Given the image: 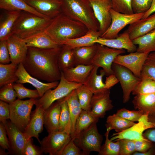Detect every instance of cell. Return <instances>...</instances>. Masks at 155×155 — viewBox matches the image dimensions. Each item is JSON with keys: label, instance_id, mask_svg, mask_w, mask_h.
<instances>
[{"label": "cell", "instance_id": "1", "mask_svg": "<svg viewBox=\"0 0 155 155\" xmlns=\"http://www.w3.org/2000/svg\"><path fill=\"white\" fill-rule=\"evenodd\" d=\"M61 47L40 49L28 47L22 63L25 69L31 75L40 80L48 82L60 80L61 71L58 57Z\"/></svg>", "mask_w": 155, "mask_h": 155}, {"label": "cell", "instance_id": "2", "mask_svg": "<svg viewBox=\"0 0 155 155\" xmlns=\"http://www.w3.org/2000/svg\"><path fill=\"white\" fill-rule=\"evenodd\" d=\"M88 31L83 24L61 12L53 18L44 32L56 43L62 45L67 40L83 36Z\"/></svg>", "mask_w": 155, "mask_h": 155}, {"label": "cell", "instance_id": "3", "mask_svg": "<svg viewBox=\"0 0 155 155\" xmlns=\"http://www.w3.org/2000/svg\"><path fill=\"white\" fill-rule=\"evenodd\" d=\"M53 19L21 11L14 24L11 34L23 39L37 36L44 32Z\"/></svg>", "mask_w": 155, "mask_h": 155}, {"label": "cell", "instance_id": "4", "mask_svg": "<svg viewBox=\"0 0 155 155\" xmlns=\"http://www.w3.org/2000/svg\"><path fill=\"white\" fill-rule=\"evenodd\" d=\"M62 12L83 24L89 30L97 31L99 23L88 0H61Z\"/></svg>", "mask_w": 155, "mask_h": 155}, {"label": "cell", "instance_id": "5", "mask_svg": "<svg viewBox=\"0 0 155 155\" xmlns=\"http://www.w3.org/2000/svg\"><path fill=\"white\" fill-rule=\"evenodd\" d=\"M37 99L32 98L24 100L17 99L9 103V119L23 132L29 122L32 108L33 106L36 104Z\"/></svg>", "mask_w": 155, "mask_h": 155}, {"label": "cell", "instance_id": "6", "mask_svg": "<svg viewBox=\"0 0 155 155\" xmlns=\"http://www.w3.org/2000/svg\"><path fill=\"white\" fill-rule=\"evenodd\" d=\"M82 84L68 81L61 71V77L58 86L54 90H48L42 97L37 99L35 105L41 106L45 110L53 102L64 98Z\"/></svg>", "mask_w": 155, "mask_h": 155}, {"label": "cell", "instance_id": "7", "mask_svg": "<svg viewBox=\"0 0 155 155\" xmlns=\"http://www.w3.org/2000/svg\"><path fill=\"white\" fill-rule=\"evenodd\" d=\"M96 123H92L74 139L75 144L85 155L91 152H100L103 138L98 132Z\"/></svg>", "mask_w": 155, "mask_h": 155}, {"label": "cell", "instance_id": "8", "mask_svg": "<svg viewBox=\"0 0 155 155\" xmlns=\"http://www.w3.org/2000/svg\"><path fill=\"white\" fill-rule=\"evenodd\" d=\"M111 21V24L100 37L106 39L117 38L119 33L128 24L142 19L145 13L127 14L117 12L111 9L110 11Z\"/></svg>", "mask_w": 155, "mask_h": 155}, {"label": "cell", "instance_id": "9", "mask_svg": "<svg viewBox=\"0 0 155 155\" xmlns=\"http://www.w3.org/2000/svg\"><path fill=\"white\" fill-rule=\"evenodd\" d=\"M112 69L114 74L120 82L123 92V102L129 101L131 93L141 80L129 69L120 65L113 63Z\"/></svg>", "mask_w": 155, "mask_h": 155}, {"label": "cell", "instance_id": "10", "mask_svg": "<svg viewBox=\"0 0 155 155\" xmlns=\"http://www.w3.org/2000/svg\"><path fill=\"white\" fill-rule=\"evenodd\" d=\"M71 139V135L65 131H53L49 133L41 141V147L44 153L61 155L64 148Z\"/></svg>", "mask_w": 155, "mask_h": 155}, {"label": "cell", "instance_id": "11", "mask_svg": "<svg viewBox=\"0 0 155 155\" xmlns=\"http://www.w3.org/2000/svg\"><path fill=\"white\" fill-rule=\"evenodd\" d=\"M97 44V50L92 64L102 68L106 75L113 74L111 67L114 59L119 55L125 53V51L124 49L112 48Z\"/></svg>", "mask_w": 155, "mask_h": 155}, {"label": "cell", "instance_id": "12", "mask_svg": "<svg viewBox=\"0 0 155 155\" xmlns=\"http://www.w3.org/2000/svg\"><path fill=\"white\" fill-rule=\"evenodd\" d=\"M100 25L101 35L107 29L111 21L110 13L112 8L111 0H88Z\"/></svg>", "mask_w": 155, "mask_h": 155}, {"label": "cell", "instance_id": "13", "mask_svg": "<svg viewBox=\"0 0 155 155\" xmlns=\"http://www.w3.org/2000/svg\"><path fill=\"white\" fill-rule=\"evenodd\" d=\"M149 54L136 51L126 55H119L113 63L125 67L136 76L140 78L143 66Z\"/></svg>", "mask_w": 155, "mask_h": 155}, {"label": "cell", "instance_id": "14", "mask_svg": "<svg viewBox=\"0 0 155 155\" xmlns=\"http://www.w3.org/2000/svg\"><path fill=\"white\" fill-rule=\"evenodd\" d=\"M8 137L9 153L13 154L23 155L25 145L28 140L23 132L11 121L7 120L4 124Z\"/></svg>", "mask_w": 155, "mask_h": 155}, {"label": "cell", "instance_id": "15", "mask_svg": "<svg viewBox=\"0 0 155 155\" xmlns=\"http://www.w3.org/2000/svg\"><path fill=\"white\" fill-rule=\"evenodd\" d=\"M110 93L108 89L93 94L90 102V111L95 117L99 119L103 118L106 112L113 108Z\"/></svg>", "mask_w": 155, "mask_h": 155}, {"label": "cell", "instance_id": "16", "mask_svg": "<svg viewBox=\"0 0 155 155\" xmlns=\"http://www.w3.org/2000/svg\"><path fill=\"white\" fill-rule=\"evenodd\" d=\"M16 75L18 80L16 83L24 84L28 83L32 85L38 91L40 97H42L48 90L56 87L59 84L58 81L44 83L38 79L32 76L26 70L22 63H19L16 70Z\"/></svg>", "mask_w": 155, "mask_h": 155}, {"label": "cell", "instance_id": "17", "mask_svg": "<svg viewBox=\"0 0 155 155\" xmlns=\"http://www.w3.org/2000/svg\"><path fill=\"white\" fill-rule=\"evenodd\" d=\"M7 42L11 63L17 65L23 63L28 49L24 40L11 34L7 39Z\"/></svg>", "mask_w": 155, "mask_h": 155}, {"label": "cell", "instance_id": "18", "mask_svg": "<svg viewBox=\"0 0 155 155\" xmlns=\"http://www.w3.org/2000/svg\"><path fill=\"white\" fill-rule=\"evenodd\" d=\"M44 112L42 107L36 105V108L31 113L29 122L23 132L28 140L34 137L40 144L39 136L43 129Z\"/></svg>", "mask_w": 155, "mask_h": 155}, {"label": "cell", "instance_id": "19", "mask_svg": "<svg viewBox=\"0 0 155 155\" xmlns=\"http://www.w3.org/2000/svg\"><path fill=\"white\" fill-rule=\"evenodd\" d=\"M37 12L53 18L62 12L61 0H24Z\"/></svg>", "mask_w": 155, "mask_h": 155}, {"label": "cell", "instance_id": "20", "mask_svg": "<svg viewBox=\"0 0 155 155\" xmlns=\"http://www.w3.org/2000/svg\"><path fill=\"white\" fill-rule=\"evenodd\" d=\"M95 43L112 48L125 49L130 53L136 51L137 49L135 45L130 39L127 30L114 38L106 39L99 37Z\"/></svg>", "mask_w": 155, "mask_h": 155}, {"label": "cell", "instance_id": "21", "mask_svg": "<svg viewBox=\"0 0 155 155\" xmlns=\"http://www.w3.org/2000/svg\"><path fill=\"white\" fill-rule=\"evenodd\" d=\"M154 30L155 12L130 24L127 30L130 39L133 40Z\"/></svg>", "mask_w": 155, "mask_h": 155}, {"label": "cell", "instance_id": "22", "mask_svg": "<svg viewBox=\"0 0 155 155\" xmlns=\"http://www.w3.org/2000/svg\"><path fill=\"white\" fill-rule=\"evenodd\" d=\"M67 102L70 115V120L65 131L70 134L72 138L74 135L77 119L82 109L80 103L75 89L64 98Z\"/></svg>", "mask_w": 155, "mask_h": 155}, {"label": "cell", "instance_id": "23", "mask_svg": "<svg viewBox=\"0 0 155 155\" xmlns=\"http://www.w3.org/2000/svg\"><path fill=\"white\" fill-rule=\"evenodd\" d=\"M94 66L93 64H79L61 71L68 81L84 84Z\"/></svg>", "mask_w": 155, "mask_h": 155}, {"label": "cell", "instance_id": "24", "mask_svg": "<svg viewBox=\"0 0 155 155\" xmlns=\"http://www.w3.org/2000/svg\"><path fill=\"white\" fill-rule=\"evenodd\" d=\"M61 108L60 99L53 102L44 110V125L48 133L58 131Z\"/></svg>", "mask_w": 155, "mask_h": 155}, {"label": "cell", "instance_id": "25", "mask_svg": "<svg viewBox=\"0 0 155 155\" xmlns=\"http://www.w3.org/2000/svg\"><path fill=\"white\" fill-rule=\"evenodd\" d=\"M148 129L142 122H138L134 125L120 132L114 133L110 139L116 141L121 139H126L134 141H143L147 139L143 135L144 132Z\"/></svg>", "mask_w": 155, "mask_h": 155}, {"label": "cell", "instance_id": "26", "mask_svg": "<svg viewBox=\"0 0 155 155\" xmlns=\"http://www.w3.org/2000/svg\"><path fill=\"white\" fill-rule=\"evenodd\" d=\"M5 11L0 17V41L7 40L11 34L14 24L21 11Z\"/></svg>", "mask_w": 155, "mask_h": 155}, {"label": "cell", "instance_id": "27", "mask_svg": "<svg viewBox=\"0 0 155 155\" xmlns=\"http://www.w3.org/2000/svg\"><path fill=\"white\" fill-rule=\"evenodd\" d=\"M135 109L148 115L155 112V93L135 95L132 101Z\"/></svg>", "mask_w": 155, "mask_h": 155}, {"label": "cell", "instance_id": "28", "mask_svg": "<svg viewBox=\"0 0 155 155\" xmlns=\"http://www.w3.org/2000/svg\"><path fill=\"white\" fill-rule=\"evenodd\" d=\"M97 46V43H95L90 46L73 49L76 66L79 64H92V61L96 53Z\"/></svg>", "mask_w": 155, "mask_h": 155}, {"label": "cell", "instance_id": "29", "mask_svg": "<svg viewBox=\"0 0 155 155\" xmlns=\"http://www.w3.org/2000/svg\"><path fill=\"white\" fill-rule=\"evenodd\" d=\"M24 40L28 47L50 49L59 48L62 45L56 43L44 32Z\"/></svg>", "mask_w": 155, "mask_h": 155}, {"label": "cell", "instance_id": "30", "mask_svg": "<svg viewBox=\"0 0 155 155\" xmlns=\"http://www.w3.org/2000/svg\"><path fill=\"white\" fill-rule=\"evenodd\" d=\"M0 8L8 11H24L41 17H48L37 12L24 0H0Z\"/></svg>", "mask_w": 155, "mask_h": 155}, {"label": "cell", "instance_id": "31", "mask_svg": "<svg viewBox=\"0 0 155 155\" xmlns=\"http://www.w3.org/2000/svg\"><path fill=\"white\" fill-rule=\"evenodd\" d=\"M99 67L95 65L92 70L85 84L93 93L100 92L105 90V84L103 82V77L105 73L103 69L100 71V74H97V70Z\"/></svg>", "mask_w": 155, "mask_h": 155}, {"label": "cell", "instance_id": "32", "mask_svg": "<svg viewBox=\"0 0 155 155\" xmlns=\"http://www.w3.org/2000/svg\"><path fill=\"white\" fill-rule=\"evenodd\" d=\"M58 63L61 71L75 66L73 49L67 45H62L58 55Z\"/></svg>", "mask_w": 155, "mask_h": 155}, {"label": "cell", "instance_id": "33", "mask_svg": "<svg viewBox=\"0 0 155 155\" xmlns=\"http://www.w3.org/2000/svg\"><path fill=\"white\" fill-rule=\"evenodd\" d=\"M101 35L99 31L89 30L84 35L75 38L67 40L63 44L68 45L72 49L90 46L95 44V41Z\"/></svg>", "mask_w": 155, "mask_h": 155}, {"label": "cell", "instance_id": "34", "mask_svg": "<svg viewBox=\"0 0 155 155\" xmlns=\"http://www.w3.org/2000/svg\"><path fill=\"white\" fill-rule=\"evenodd\" d=\"M135 45H137L136 51L149 53L155 51V30L132 40Z\"/></svg>", "mask_w": 155, "mask_h": 155}, {"label": "cell", "instance_id": "35", "mask_svg": "<svg viewBox=\"0 0 155 155\" xmlns=\"http://www.w3.org/2000/svg\"><path fill=\"white\" fill-rule=\"evenodd\" d=\"M18 65L12 63L0 64V87L9 84H13L18 80L16 73Z\"/></svg>", "mask_w": 155, "mask_h": 155}, {"label": "cell", "instance_id": "36", "mask_svg": "<svg viewBox=\"0 0 155 155\" xmlns=\"http://www.w3.org/2000/svg\"><path fill=\"white\" fill-rule=\"evenodd\" d=\"M99 119L95 117L90 110H82L75 124L73 140L81 132L88 128L91 125L97 122Z\"/></svg>", "mask_w": 155, "mask_h": 155}, {"label": "cell", "instance_id": "37", "mask_svg": "<svg viewBox=\"0 0 155 155\" xmlns=\"http://www.w3.org/2000/svg\"><path fill=\"white\" fill-rule=\"evenodd\" d=\"M135 123L120 117L115 114L109 116L105 126L106 128L114 129L117 132H122L134 125Z\"/></svg>", "mask_w": 155, "mask_h": 155}, {"label": "cell", "instance_id": "38", "mask_svg": "<svg viewBox=\"0 0 155 155\" xmlns=\"http://www.w3.org/2000/svg\"><path fill=\"white\" fill-rule=\"evenodd\" d=\"M75 90L82 109L91 110L90 102L93 93L84 84Z\"/></svg>", "mask_w": 155, "mask_h": 155}, {"label": "cell", "instance_id": "39", "mask_svg": "<svg viewBox=\"0 0 155 155\" xmlns=\"http://www.w3.org/2000/svg\"><path fill=\"white\" fill-rule=\"evenodd\" d=\"M111 130L106 128L104 134L106 137L105 143L101 146L98 154L100 155H119L120 143L119 140L113 142L108 138V135Z\"/></svg>", "mask_w": 155, "mask_h": 155}, {"label": "cell", "instance_id": "40", "mask_svg": "<svg viewBox=\"0 0 155 155\" xmlns=\"http://www.w3.org/2000/svg\"><path fill=\"white\" fill-rule=\"evenodd\" d=\"M141 80L132 91L134 95L155 93V80L148 78H141Z\"/></svg>", "mask_w": 155, "mask_h": 155}, {"label": "cell", "instance_id": "41", "mask_svg": "<svg viewBox=\"0 0 155 155\" xmlns=\"http://www.w3.org/2000/svg\"><path fill=\"white\" fill-rule=\"evenodd\" d=\"M148 78L155 80V51L150 53L145 62L141 78Z\"/></svg>", "mask_w": 155, "mask_h": 155}, {"label": "cell", "instance_id": "42", "mask_svg": "<svg viewBox=\"0 0 155 155\" xmlns=\"http://www.w3.org/2000/svg\"><path fill=\"white\" fill-rule=\"evenodd\" d=\"M13 87L16 93L18 99L21 100L27 98H37L40 97L36 89L33 90L26 88L22 84L13 83Z\"/></svg>", "mask_w": 155, "mask_h": 155}, {"label": "cell", "instance_id": "43", "mask_svg": "<svg viewBox=\"0 0 155 155\" xmlns=\"http://www.w3.org/2000/svg\"><path fill=\"white\" fill-rule=\"evenodd\" d=\"M60 100L61 108L59 119L58 130L65 131L69 121V113L67 103L64 98Z\"/></svg>", "mask_w": 155, "mask_h": 155}, {"label": "cell", "instance_id": "44", "mask_svg": "<svg viewBox=\"0 0 155 155\" xmlns=\"http://www.w3.org/2000/svg\"><path fill=\"white\" fill-rule=\"evenodd\" d=\"M112 9L121 13L132 14L134 13L132 7V0H111Z\"/></svg>", "mask_w": 155, "mask_h": 155}, {"label": "cell", "instance_id": "45", "mask_svg": "<svg viewBox=\"0 0 155 155\" xmlns=\"http://www.w3.org/2000/svg\"><path fill=\"white\" fill-rule=\"evenodd\" d=\"M13 84H8L1 87L0 90V100L9 104L16 100L17 95L13 88Z\"/></svg>", "mask_w": 155, "mask_h": 155}, {"label": "cell", "instance_id": "46", "mask_svg": "<svg viewBox=\"0 0 155 155\" xmlns=\"http://www.w3.org/2000/svg\"><path fill=\"white\" fill-rule=\"evenodd\" d=\"M115 114L120 117L133 122H138L140 118L144 114L142 111L139 110L131 111L125 108L118 110Z\"/></svg>", "mask_w": 155, "mask_h": 155}, {"label": "cell", "instance_id": "47", "mask_svg": "<svg viewBox=\"0 0 155 155\" xmlns=\"http://www.w3.org/2000/svg\"><path fill=\"white\" fill-rule=\"evenodd\" d=\"M119 141L120 143L119 155H130L136 152L134 140L123 139Z\"/></svg>", "mask_w": 155, "mask_h": 155}, {"label": "cell", "instance_id": "48", "mask_svg": "<svg viewBox=\"0 0 155 155\" xmlns=\"http://www.w3.org/2000/svg\"><path fill=\"white\" fill-rule=\"evenodd\" d=\"M153 0H132L134 13H145L150 8Z\"/></svg>", "mask_w": 155, "mask_h": 155}, {"label": "cell", "instance_id": "49", "mask_svg": "<svg viewBox=\"0 0 155 155\" xmlns=\"http://www.w3.org/2000/svg\"><path fill=\"white\" fill-rule=\"evenodd\" d=\"M61 155H85L75 144L73 139L69 142L63 149Z\"/></svg>", "mask_w": 155, "mask_h": 155}, {"label": "cell", "instance_id": "50", "mask_svg": "<svg viewBox=\"0 0 155 155\" xmlns=\"http://www.w3.org/2000/svg\"><path fill=\"white\" fill-rule=\"evenodd\" d=\"M43 153L41 147L33 144L32 139L30 138L27 140L25 145L23 155H41Z\"/></svg>", "mask_w": 155, "mask_h": 155}, {"label": "cell", "instance_id": "51", "mask_svg": "<svg viewBox=\"0 0 155 155\" xmlns=\"http://www.w3.org/2000/svg\"><path fill=\"white\" fill-rule=\"evenodd\" d=\"M10 61V57L7 46V40L0 41V63L8 64Z\"/></svg>", "mask_w": 155, "mask_h": 155}, {"label": "cell", "instance_id": "52", "mask_svg": "<svg viewBox=\"0 0 155 155\" xmlns=\"http://www.w3.org/2000/svg\"><path fill=\"white\" fill-rule=\"evenodd\" d=\"M10 110L9 104L4 101H0V121L4 124L9 119Z\"/></svg>", "mask_w": 155, "mask_h": 155}, {"label": "cell", "instance_id": "53", "mask_svg": "<svg viewBox=\"0 0 155 155\" xmlns=\"http://www.w3.org/2000/svg\"><path fill=\"white\" fill-rule=\"evenodd\" d=\"M7 133L5 125L2 122L0 123V145L2 148L9 151V144L7 136Z\"/></svg>", "mask_w": 155, "mask_h": 155}, {"label": "cell", "instance_id": "54", "mask_svg": "<svg viewBox=\"0 0 155 155\" xmlns=\"http://www.w3.org/2000/svg\"><path fill=\"white\" fill-rule=\"evenodd\" d=\"M149 120L154 125L155 127L147 129L143 133L145 138L155 144V112L148 115Z\"/></svg>", "mask_w": 155, "mask_h": 155}, {"label": "cell", "instance_id": "55", "mask_svg": "<svg viewBox=\"0 0 155 155\" xmlns=\"http://www.w3.org/2000/svg\"><path fill=\"white\" fill-rule=\"evenodd\" d=\"M136 151L144 152L150 149L154 145L152 142L147 139L143 141H134Z\"/></svg>", "mask_w": 155, "mask_h": 155}, {"label": "cell", "instance_id": "56", "mask_svg": "<svg viewBox=\"0 0 155 155\" xmlns=\"http://www.w3.org/2000/svg\"><path fill=\"white\" fill-rule=\"evenodd\" d=\"M119 80L113 74L109 75L106 78L105 82V88L108 89L119 82Z\"/></svg>", "mask_w": 155, "mask_h": 155}, {"label": "cell", "instance_id": "57", "mask_svg": "<svg viewBox=\"0 0 155 155\" xmlns=\"http://www.w3.org/2000/svg\"><path fill=\"white\" fill-rule=\"evenodd\" d=\"M155 12V0H153L150 9L145 13L142 19L146 18Z\"/></svg>", "mask_w": 155, "mask_h": 155}, {"label": "cell", "instance_id": "58", "mask_svg": "<svg viewBox=\"0 0 155 155\" xmlns=\"http://www.w3.org/2000/svg\"><path fill=\"white\" fill-rule=\"evenodd\" d=\"M133 155H155V144L148 150L144 152H135Z\"/></svg>", "mask_w": 155, "mask_h": 155}, {"label": "cell", "instance_id": "59", "mask_svg": "<svg viewBox=\"0 0 155 155\" xmlns=\"http://www.w3.org/2000/svg\"><path fill=\"white\" fill-rule=\"evenodd\" d=\"M5 150L3 149L2 148V149H0V155H7L8 154V153H7L6 152H5Z\"/></svg>", "mask_w": 155, "mask_h": 155}]
</instances>
